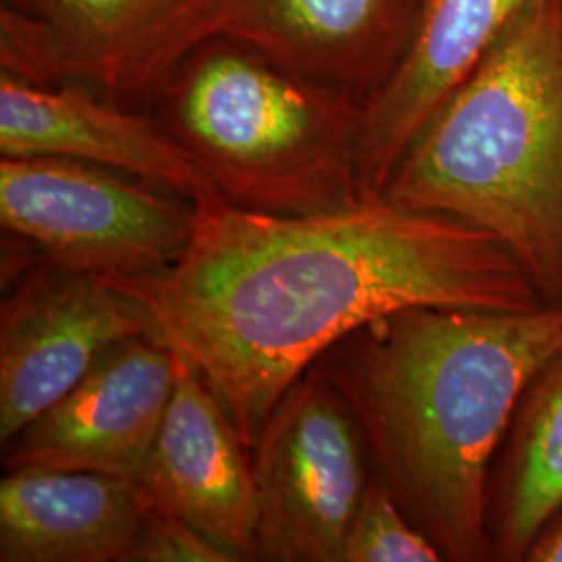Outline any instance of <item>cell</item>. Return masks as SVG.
<instances>
[{"instance_id": "cell-1", "label": "cell", "mask_w": 562, "mask_h": 562, "mask_svg": "<svg viewBox=\"0 0 562 562\" xmlns=\"http://www.w3.org/2000/svg\"><path fill=\"white\" fill-rule=\"evenodd\" d=\"M161 273L111 278L153 338L199 371L252 452L285 392L367 323L411 306L525 311L542 301L496 236L396 202L278 215L220 194Z\"/></svg>"}, {"instance_id": "cell-2", "label": "cell", "mask_w": 562, "mask_h": 562, "mask_svg": "<svg viewBox=\"0 0 562 562\" xmlns=\"http://www.w3.org/2000/svg\"><path fill=\"white\" fill-rule=\"evenodd\" d=\"M562 352V304L411 306L315 362L361 425L371 471L443 562H494L487 487L525 390Z\"/></svg>"}, {"instance_id": "cell-3", "label": "cell", "mask_w": 562, "mask_h": 562, "mask_svg": "<svg viewBox=\"0 0 562 562\" xmlns=\"http://www.w3.org/2000/svg\"><path fill=\"white\" fill-rule=\"evenodd\" d=\"M383 199L477 225L562 304V0H529L406 150Z\"/></svg>"}, {"instance_id": "cell-4", "label": "cell", "mask_w": 562, "mask_h": 562, "mask_svg": "<svg viewBox=\"0 0 562 562\" xmlns=\"http://www.w3.org/2000/svg\"><path fill=\"white\" fill-rule=\"evenodd\" d=\"M150 102L225 201L278 215L362 201V101L346 90L215 36L176 65Z\"/></svg>"}, {"instance_id": "cell-5", "label": "cell", "mask_w": 562, "mask_h": 562, "mask_svg": "<svg viewBox=\"0 0 562 562\" xmlns=\"http://www.w3.org/2000/svg\"><path fill=\"white\" fill-rule=\"evenodd\" d=\"M0 222L42 257L102 278L161 273L194 232V204L65 157H0Z\"/></svg>"}, {"instance_id": "cell-6", "label": "cell", "mask_w": 562, "mask_h": 562, "mask_svg": "<svg viewBox=\"0 0 562 562\" xmlns=\"http://www.w3.org/2000/svg\"><path fill=\"white\" fill-rule=\"evenodd\" d=\"M257 561L341 562L371 480L361 425L313 364L281 398L252 448Z\"/></svg>"}, {"instance_id": "cell-7", "label": "cell", "mask_w": 562, "mask_h": 562, "mask_svg": "<svg viewBox=\"0 0 562 562\" xmlns=\"http://www.w3.org/2000/svg\"><path fill=\"white\" fill-rule=\"evenodd\" d=\"M138 336H153V319L132 292L42 257L0 306V446L63 398L111 346Z\"/></svg>"}, {"instance_id": "cell-8", "label": "cell", "mask_w": 562, "mask_h": 562, "mask_svg": "<svg viewBox=\"0 0 562 562\" xmlns=\"http://www.w3.org/2000/svg\"><path fill=\"white\" fill-rule=\"evenodd\" d=\"M201 0H42L2 4L0 71L30 83H83L104 99L153 101Z\"/></svg>"}, {"instance_id": "cell-9", "label": "cell", "mask_w": 562, "mask_h": 562, "mask_svg": "<svg viewBox=\"0 0 562 562\" xmlns=\"http://www.w3.org/2000/svg\"><path fill=\"white\" fill-rule=\"evenodd\" d=\"M422 0H201L173 48V69L222 36L364 101L387 80ZM171 69V71H173Z\"/></svg>"}, {"instance_id": "cell-10", "label": "cell", "mask_w": 562, "mask_h": 562, "mask_svg": "<svg viewBox=\"0 0 562 562\" xmlns=\"http://www.w3.org/2000/svg\"><path fill=\"white\" fill-rule=\"evenodd\" d=\"M176 380L178 357L157 338L111 346L63 398L2 446L4 471L38 464L138 485Z\"/></svg>"}, {"instance_id": "cell-11", "label": "cell", "mask_w": 562, "mask_h": 562, "mask_svg": "<svg viewBox=\"0 0 562 562\" xmlns=\"http://www.w3.org/2000/svg\"><path fill=\"white\" fill-rule=\"evenodd\" d=\"M176 357L178 380L142 471V498L196 527L234 562L257 561L252 452L199 371Z\"/></svg>"}, {"instance_id": "cell-12", "label": "cell", "mask_w": 562, "mask_h": 562, "mask_svg": "<svg viewBox=\"0 0 562 562\" xmlns=\"http://www.w3.org/2000/svg\"><path fill=\"white\" fill-rule=\"evenodd\" d=\"M529 0H422L387 80L362 104L359 188L383 199L413 142L480 67Z\"/></svg>"}, {"instance_id": "cell-13", "label": "cell", "mask_w": 562, "mask_h": 562, "mask_svg": "<svg viewBox=\"0 0 562 562\" xmlns=\"http://www.w3.org/2000/svg\"><path fill=\"white\" fill-rule=\"evenodd\" d=\"M0 155L92 162L190 202L220 194L159 121L97 99L74 81L42 86L0 71Z\"/></svg>"}, {"instance_id": "cell-14", "label": "cell", "mask_w": 562, "mask_h": 562, "mask_svg": "<svg viewBox=\"0 0 562 562\" xmlns=\"http://www.w3.org/2000/svg\"><path fill=\"white\" fill-rule=\"evenodd\" d=\"M146 521L136 483L27 464L0 482V561L130 562Z\"/></svg>"}, {"instance_id": "cell-15", "label": "cell", "mask_w": 562, "mask_h": 562, "mask_svg": "<svg viewBox=\"0 0 562 562\" xmlns=\"http://www.w3.org/2000/svg\"><path fill=\"white\" fill-rule=\"evenodd\" d=\"M562 503V352L525 390L490 475L487 531L494 562H522Z\"/></svg>"}, {"instance_id": "cell-16", "label": "cell", "mask_w": 562, "mask_h": 562, "mask_svg": "<svg viewBox=\"0 0 562 562\" xmlns=\"http://www.w3.org/2000/svg\"><path fill=\"white\" fill-rule=\"evenodd\" d=\"M440 561V550L408 521L387 485L371 473L346 531L341 562Z\"/></svg>"}, {"instance_id": "cell-17", "label": "cell", "mask_w": 562, "mask_h": 562, "mask_svg": "<svg viewBox=\"0 0 562 562\" xmlns=\"http://www.w3.org/2000/svg\"><path fill=\"white\" fill-rule=\"evenodd\" d=\"M130 562H234L196 527L146 506V521Z\"/></svg>"}, {"instance_id": "cell-18", "label": "cell", "mask_w": 562, "mask_h": 562, "mask_svg": "<svg viewBox=\"0 0 562 562\" xmlns=\"http://www.w3.org/2000/svg\"><path fill=\"white\" fill-rule=\"evenodd\" d=\"M522 562H562V503L538 529Z\"/></svg>"}, {"instance_id": "cell-19", "label": "cell", "mask_w": 562, "mask_h": 562, "mask_svg": "<svg viewBox=\"0 0 562 562\" xmlns=\"http://www.w3.org/2000/svg\"><path fill=\"white\" fill-rule=\"evenodd\" d=\"M41 2L42 0H2V4L23 11V13H32L34 9L41 7Z\"/></svg>"}]
</instances>
